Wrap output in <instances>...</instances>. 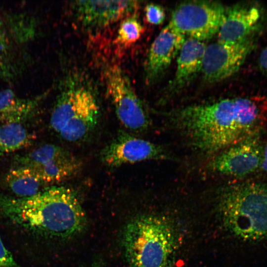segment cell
I'll use <instances>...</instances> for the list:
<instances>
[{"mask_svg":"<svg viewBox=\"0 0 267 267\" xmlns=\"http://www.w3.org/2000/svg\"><path fill=\"white\" fill-rule=\"evenodd\" d=\"M42 98H22L10 89L0 90V120L21 124L33 116Z\"/></svg>","mask_w":267,"mask_h":267,"instance_id":"e0dca14e","label":"cell"},{"mask_svg":"<svg viewBox=\"0 0 267 267\" xmlns=\"http://www.w3.org/2000/svg\"><path fill=\"white\" fill-rule=\"evenodd\" d=\"M259 66L261 72L267 77V46L261 52L259 59Z\"/></svg>","mask_w":267,"mask_h":267,"instance_id":"603a6c76","label":"cell"},{"mask_svg":"<svg viewBox=\"0 0 267 267\" xmlns=\"http://www.w3.org/2000/svg\"><path fill=\"white\" fill-rule=\"evenodd\" d=\"M15 166L33 170L44 183L59 182L76 174L80 161L70 151L58 145L46 144L16 159Z\"/></svg>","mask_w":267,"mask_h":267,"instance_id":"ba28073f","label":"cell"},{"mask_svg":"<svg viewBox=\"0 0 267 267\" xmlns=\"http://www.w3.org/2000/svg\"><path fill=\"white\" fill-rule=\"evenodd\" d=\"M0 267H17L11 252L6 248L0 236Z\"/></svg>","mask_w":267,"mask_h":267,"instance_id":"7402d4cb","label":"cell"},{"mask_svg":"<svg viewBox=\"0 0 267 267\" xmlns=\"http://www.w3.org/2000/svg\"><path fill=\"white\" fill-rule=\"evenodd\" d=\"M144 27L135 16L125 18L120 23L115 43L122 46L135 43L142 36Z\"/></svg>","mask_w":267,"mask_h":267,"instance_id":"ffe728a7","label":"cell"},{"mask_svg":"<svg viewBox=\"0 0 267 267\" xmlns=\"http://www.w3.org/2000/svg\"><path fill=\"white\" fill-rule=\"evenodd\" d=\"M34 35L33 25L26 17L0 15V80H11L19 74L18 46Z\"/></svg>","mask_w":267,"mask_h":267,"instance_id":"30bf717a","label":"cell"},{"mask_svg":"<svg viewBox=\"0 0 267 267\" xmlns=\"http://www.w3.org/2000/svg\"><path fill=\"white\" fill-rule=\"evenodd\" d=\"M259 170L267 173V141L262 145L261 159Z\"/></svg>","mask_w":267,"mask_h":267,"instance_id":"cb8c5ba5","label":"cell"},{"mask_svg":"<svg viewBox=\"0 0 267 267\" xmlns=\"http://www.w3.org/2000/svg\"><path fill=\"white\" fill-rule=\"evenodd\" d=\"M9 189L16 195L26 198L34 196L41 191L44 184L31 169L22 166H14L5 177Z\"/></svg>","mask_w":267,"mask_h":267,"instance_id":"ac0fdd59","label":"cell"},{"mask_svg":"<svg viewBox=\"0 0 267 267\" xmlns=\"http://www.w3.org/2000/svg\"><path fill=\"white\" fill-rule=\"evenodd\" d=\"M33 136L20 123L0 125V155L16 151L31 144Z\"/></svg>","mask_w":267,"mask_h":267,"instance_id":"d6986e66","label":"cell"},{"mask_svg":"<svg viewBox=\"0 0 267 267\" xmlns=\"http://www.w3.org/2000/svg\"><path fill=\"white\" fill-rule=\"evenodd\" d=\"M222 224L247 243L267 241V182L245 181L223 187L216 202Z\"/></svg>","mask_w":267,"mask_h":267,"instance_id":"3957f363","label":"cell"},{"mask_svg":"<svg viewBox=\"0 0 267 267\" xmlns=\"http://www.w3.org/2000/svg\"><path fill=\"white\" fill-rule=\"evenodd\" d=\"M98 111L94 95L89 89L71 85L57 99L51 114L50 126L65 140L81 141L96 127Z\"/></svg>","mask_w":267,"mask_h":267,"instance_id":"5b68a950","label":"cell"},{"mask_svg":"<svg viewBox=\"0 0 267 267\" xmlns=\"http://www.w3.org/2000/svg\"><path fill=\"white\" fill-rule=\"evenodd\" d=\"M185 39L169 24L160 31L150 47L145 63L147 83L152 84L163 75L178 56Z\"/></svg>","mask_w":267,"mask_h":267,"instance_id":"4fadbf2b","label":"cell"},{"mask_svg":"<svg viewBox=\"0 0 267 267\" xmlns=\"http://www.w3.org/2000/svg\"><path fill=\"white\" fill-rule=\"evenodd\" d=\"M74 5L84 25L102 27L134 12L139 4L135 0H77Z\"/></svg>","mask_w":267,"mask_h":267,"instance_id":"5bb4252c","label":"cell"},{"mask_svg":"<svg viewBox=\"0 0 267 267\" xmlns=\"http://www.w3.org/2000/svg\"></svg>","mask_w":267,"mask_h":267,"instance_id":"d4e9b609","label":"cell"},{"mask_svg":"<svg viewBox=\"0 0 267 267\" xmlns=\"http://www.w3.org/2000/svg\"><path fill=\"white\" fill-rule=\"evenodd\" d=\"M261 13L255 6L236 4L226 8L223 21L217 33L218 42L234 43L251 36L258 28Z\"/></svg>","mask_w":267,"mask_h":267,"instance_id":"9a60e30c","label":"cell"},{"mask_svg":"<svg viewBox=\"0 0 267 267\" xmlns=\"http://www.w3.org/2000/svg\"><path fill=\"white\" fill-rule=\"evenodd\" d=\"M129 267H172L177 249L175 230L165 218L142 215L125 226L123 236Z\"/></svg>","mask_w":267,"mask_h":267,"instance_id":"277c9868","label":"cell"},{"mask_svg":"<svg viewBox=\"0 0 267 267\" xmlns=\"http://www.w3.org/2000/svg\"><path fill=\"white\" fill-rule=\"evenodd\" d=\"M249 37L234 43L217 41L206 46L201 73L206 83L223 81L237 72L254 47Z\"/></svg>","mask_w":267,"mask_h":267,"instance_id":"9c48e42d","label":"cell"},{"mask_svg":"<svg viewBox=\"0 0 267 267\" xmlns=\"http://www.w3.org/2000/svg\"><path fill=\"white\" fill-rule=\"evenodd\" d=\"M104 76L107 91L120 122L133 131L146 130L150 124V117L127 76L115 65L108 67Z\"/></svg>","mask_w":267,"mask_h":267,"instance_id":"52a82bcc","label":"cell"},{"mask_svg":"<svg viewBox=\"0 0 267 267\" xmlns=\"http://www.w3.org/2000/svg\"><path fill=\"white\" fill-rule=\"evenodd\" d=\"M102 161L110 167H118L148 160L170 158L161 146L128 133L121 132L101 151Z\"/></svg>","mask_w":267,"mask_h":267,"instance_id":"7c38bea8","label":"cell"},{"mask_svg":"<svg viewBox=\"0 0 267 267\" xmlns=\"http://www.w3.org/2000/svg\"><path fill=\"white\" fill-rule=\"evenodd\" d=\"M262 149L258 138L252 135L215 154L210 169L225 176H245L259 170Z\"/></svg>","mask_w":267,"mask_h":267,"instance_id":"8fae6325","label":"cell"},{"mask_svg":"<svg viewBox=\"0 0 267 267\" xmlns=\"http://www.w3.org/2000/svg\"><path fill=\"white\" fill-rule=\"evenodd\" d=\"M145 19L152 25H159L164 22L166 13L164 7L157 3H149L144 7Z\"/></svg>","mask_w":267,"mask_h":267,"instance_id":"44dd1931","label":"cell"},{"mask_svg":"<svg viewBox=\"0 0 267 267\" xmlns=\"http://www.w3.org/2000/svg\"><path fill=\"white\" fill-rule=\"evenodd\" d=\"M225 10L217 1H183L174 8L169 24L185 37L204 42L218 33Z\"/></svg>","mask_w":267,"mask_h":267,"instance_id":"8992f818","label":"cell"},{"mask_svg":"<svg viewBox=\"0 0 267 267\" xmlns=\"http://www.w3.org/2000/svg\"><path fill=\"white\" fill-rule=\"evenodd\" d=\"M206 46L203 41L190 38L185 39L178 55L174 78L169 87L171 92L183 89L201 72Z\"/></svg>","mask_w":267,"mask_h":267,"instance_id":"2e32d148","label":"cell"},{"mask_svg":"<svg viewBox=\"0 0 267 267\" xmlns=\"http://www.w3.org/2000/svg\"><path fill=\"white\" fill-rule=\"evenodd\" d=\"M0 216L44 235L74 236L85 229L86 213L75 192L54 186L29 197H0Z\"/></svg>","mask_w":267,"mask_h":267,"instance_id":"7a4b0ae2","label":"cell"},{"mask_svg":"<svg viewBox=\"0 0 267 267\" xmlns=\"http://www.w3.org/2000/svg\"><path fill=\"white\" fill-rule=\"evenodd\" d=\"M168 115L194 148L215 155L253 135L260 113L252 100L236 98L184 107Z\"/></svg>","mask_w":267,"mask_h":267,"instance_id":"6da1fadb","label":"cell"}]
</instances>
